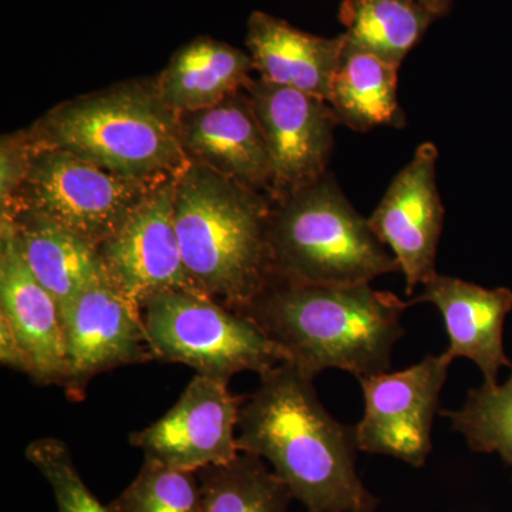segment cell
<instances>
[{
  "instance_id": "obj_1",
  "label": "cell",
  "mask_w": 512,
  "mask_h": 512,
  "mask_svg": "<svg viewBox=\"0 0 512 512\" xmlns=\"http://www.w3.org/2000/svg\"><path fill=\"white\" fill-rule=\"evenodd\" d=\"M315 377L291 362L261 376L239 412L238 450L268 461L308 512H375L356 470V426L333 419Z\"/></svg>"
},
{
  "instance_id": "obj_2",
  "label": "cell",
  "mask_w": 512,
  "mask_h": 512,
  "mask_svg": "<svg viewBox=\"0 0 512 512\" xmlns=\"http://www.w3.org/2000/svg\"><path fill=\"white\" fill-rule=\"evenodd\" d=\"M409 306L370 284L309 285L272 278L238 312L309 375L339 369L360 379L389 372Z\"/></svg>"
},
{
  "instance_id": "obj_3",
  "label": "cell",
  "mask_w": 512,
  "mask_h": 512,
  "mask_svg": "<svg viewBox=\"0 0 512 512\" xmlns=\"http://www.w3.org/2000/svg\"><path fill=\"white\" fill-rule=\"evenodd\" d=\"M271 200L190 163L178 174L174 224L192 288L241 311L272 279Z\"/></svg>"
},
{
  "instance_id": "obj_4",
  "label": "cell",
  "mask_w": 512,
  "mask_h": 512,
  "mask_svg": "<svg viewBox=\"0 0 512 512\" xmlns=\"http://www.w3.org/2000/svg\"><path fill=\"white\" fill-rule=\"evenodd\" d=\"M28 130L37 146L69 151L140 183L178 177L190 164L178 114L154 80H127L63 101Z\"/></svg>"
},
{
  "instance_id": "obj_5",
  "label": "cell",
  "mask_w": 512,
  "mask_h": 512,
  "mask_svg": "<svg viewBox=\"0 0 512 512\" xmlns=\"http://www.w3.org/2000/svg\"><path fill=\"white\" fill-rule=\"evenodd\" d=\"M272 278L293 284L363 285L400 272L369 220L350 204L332 174L271 201Z\"/></svg>"
},
{
  "instance_id": "obj_6",
  "label": "cell",
  "mask_w": 512,
  "mask_h": 512,
  "mask_svg": "<svg viewBox=\"0 0 512 512\" xmlns=\"http://www.w3.org/2000/svg\"><path fill=\"white\" fill-rule=\"evenodd\" d=\"M154 359L192 367L229 383L241 372L259 376L288 362L247 316L195 289H174L140 303Z\"/></svg>"
},
{
  "instance_id": "obj_7",
  "label": "cell",
  "mask_w": 512,
  "mask_h": 512,
  "mask_svg": "<svg viewBox=\"0 0 512 512\" xmlns=\"http://www.w3.org/2000/svg\"><path fill=\"white\" fill-rule=\"evenodd\" d=\"M161 183L128 180L69 151L35 144L22 187L0 212H37L99 248Z\"/></svg>"
},
{
  "instance_id": "obj_8",
  "label": "cell",
  "mask_w": 512,
  "mask_h": 512,
  "mask_svg": "<svg viewBox=\"0 0 512 512\" xmlns=\"http://www.w3.org/2000/svg\"><path fill=\"white\" fill-rule=\"evenodd\" d=\"M453 359L429 355L400 372L360 377L365 413L356 424L359 451L420 468L431 453L434 417Z\"/></svg>"
},
{
  "instance_id": "obj_9",
  "label": "cell",
  "mask_w": 512,
  "mask_h": 512,
  "mask_svg": "<svg viewBox=\"0 0 512 512\" xmlns=\"http://www.w3.org/2000/svg\"><path fill=\"white\" fill-rule=\"evenodd\" d=\"M67 399L80 402L94 377L154 359L140 306L111 281L89 286L60 306Z\"/></svg>"
},
{
  "instance_id": "obj_10",
  "label": "cell",
  "mask_w": 512,
  "mask_h": 512,
  "mask_svg": "<svg viewBox=\"0 0 512 512\" xmlns=\"http://www.w3.org/2000/svg\"><path fill=\"white\" fill-rule=\"evenodd\" d=\"M247 92L271 156L269 200H281L328 174L339 124L328 101L261 79Z\"/></svg>"
},
{
  "instance_id": "obj_11",
  "label": "cell",
  "mask_w": 512,
  "mask_h": 512,
  "mask_svg": "<svg viewBox=\"0 0 512 512\" xmlns=\"http://www.w3.org/2000/svg\"><path fill=\"white\" fill-rule=\"evenodd\" d=\"M245 397L234 396L224 380L197 375L178 402L130 444L167 466L198 471L228 463L239 454V412Z\"/></svg>"
},
{
  "instance_id": "obj_12",
  "label": "cell",
  "mask_w": 512,
  "mask_h": 512,
  "mask_svg": "<svg viewBox=\"0 0 512 512\" xmlns=\"http://www.w3.org/2000/svg\"><path fill=\"white\" fill-rule=\"evenodd\" d=\"M439 150L420 144L410 163L393 178L382 201L370 215V228L392 252L406 281L407 296L437 275L436 258L444 207L437 190Z\"/></svg>"
},
{
  "instance_id": "obj_13",
  "label": "cell",
  "mask_w": 512,
  "mask_h": 512,
  "mask_svg": "<svg viewBox=\"0 0 512 512\" xmlns=\"http://www.w3.org/2000/svg\"><path fill=\"white\" fill-rule=\"evenodd\" d=\"M175 180L157 185L126 224L99 247L111 284L138 306L160 292L194 289L175 231Z\"/></svg>"
},
{
  "instance_id": "obj_14",
  "label": "cell",
  "mask_w": 512,
  "mask_h": 512,
  "mask_svg": "<svg viewBox=\"0 0 512 512\" xmlns=\"http://www.w3.org/2000/svg\"><path fill=\"white\" fill-rule=\"evenodd\" d=\"M0 316L25 352L30 379L63 389L67 356L59 305L30 271L5 218H0Z\"/></svg>"
},
{
  "instance_id": "obj_15",
  "label": "cell",
  "mask_w": 512,
  "mask_h": 512,
  "mask_svg": "<svg viewBox=\"0 0 512 512\" xmlns=\"http://www.w3.org/2000/svg\"><path fill=\"white\" fill-rule=\"evenodd\" d=\"M190 163L269 197L272 161L247 90L208 109L178 114Z\"/></svg>"
},
{
  "instance_id": "obj_16",
  "label": "cell",
  "mask_w": 512,
  "mask_h": 512,
  "mask_svg": "<svg viewBox=\"0 0 512 512\" xmlns=\"http://www.w3.org/2000/svg\"><path fill=\"white\" fill-rule=\"evenodd\" d=\"M431 303L443 315L451 359L471 360L484 376L485 386L498 384L501 369H511L505 355L504 325L512 311V291L487 289L454 276H434L409 305Z\"/></svg>"
},
{
  "instance_id": "obj_17",
  "label": "cell",
  "mask_w": 512,
  "mask_h": 512,
  "mask_svg": "<svg viewBox=\"0 0 512 512\" xmlns=\"http://www.w3.org/2000/svg\"><path fill=\"white\" fill-rule=\"evenodd\" d=\"M345 35L320 37L264 12L248 19L247 47L259 79L328 101Z\"/></svg>"
},
{
  "instance_id": "obj_18",
  "label": "cell",
  "mask_w": 512,
  "mask_h": 512,
  "mask_svg": "<svg viewBox=\"0 0 512 512\" xmlns=\"http://www.w3.org/2000/svg\"><path fill=\"white\" fill-rule=\"evenodd\" d=\"M9 221L20 252L57 305L89 286L110 281L99 248L57 222L28 210L0 212Z\"/></svg>"
},
{
  "instance_id": "obj_19",
  "label": "cell",
  "mask_w": 512,
  "mask_h": 512,
  "mask_svg": "<svg viewBox=\"0 0 512 512\" xmlns=\"http://www.w3.org/2000/svg\"><path fill=\"white\" fill-rule=\"evenodd\" d=\"M251 56L237 47L201 36L180 47L154 82L175 114L217 106L254 83Z\"/></svg>"
},
{
  "instance_id": "obj_20",
  "label": "cell",
  "mask_w": 512,
  "mask_h": 512,
  "mask_svg": "<svg viewBox=\"0 0 512 512\" xmlns=\"http://www.w3.org/2000/svg\"><path fill=\"white\" fill-rule=\"evenodd\" d=\"M399 69L346 40L328 99L338 123L355 131L406 126L397 97Z\"/></svg>"
},
{
  "instance_id": "obj_21",
  "label": "cell",
  "mask_w": 512,
  "mask_h": 512,
  "mask_svg": "<svg viewBox=\"0 0 512 512\" xmlns=\"http://www.w3.org/2000/svg\"><path fill=\"white\" fill-rule=\"evenodd\" d=\"M339 19L350 45L397 67L437 20L416 0H343Z\"/></svg>"
},
{
  "instance_id": "obj_22",
  "label": "cell",
  "mask_w": 512,
  "mask_h": 512,
  "mask_svg": "<svg viewBox=\"0 0 512 512\" xmlns=\"http://www.w3.org/2000/svg\"><path fill=\"white\" fill-rule=\"evenodd\" d=\"M204 512H288L293 495L265 460L239 451L228 463L197 471Z\"/></svg>"
},
{
  "instance_id": "obj_23",
  "label": "cell",
  "mask_w": 512,
  "mask_h": 512,
  "mask_svg": "<svg viewBox=\"0 0 512 512\" xmlns=\"http://www.w3.org/2000/svg\"><path fill=\"white\" fill-rule=\"evenodd\" d=\"M451 429L476 453H497L512 470V367L503 384L471 389L460 410H444Z\"/></svg>"
},
{
  "instance_id": "obj_24",
  "label": "cell",
  "mask_w": 512,
  "mask_h": 512,
  "mask_svg": "<svg viewBox=\"0 0 512 512\" xmlns=\"http://www.w3.org/2000/svg\"><path fill=\"white\" fill-rule=\"evenodd\" d=\"M111 512H204L197 471L144 458L126 490L109 504Z\"/></svg>"
},
{
  "instance_id": "obj_25",
  "label": "cell",
  "mask_w": 512,
  "mask_h": 512,
  "mask_svg": "<svg viewBox=\"0 0 512 512\" xmlns=\"http://www.w3.org/2000/svg\"><path fill=\"white\" fill-rule=\"evenodd\" d=\"M26 458L52 488L59 512H111L84 483L64 441L45 437L26 447Z\"/></svg>"
},
{
  "instance_id": "obj_26",
  "label": "cell",
  "mask_w": 512,
  "mask_h": 512,
  "mask_svg": "<svg viewBox=\"0 0 512 512\" xmlns=\"http://www.w3.org/2000/svg\"><path fill=\"white\" fill-rule=\"evenodd\" d=\"M33 144L28 128L3 134L0 141V208L8 205L22 187L32 163Z\"/></svg>"
},
{
  "instance_id": "obj_27",
  "label": "cell",
  "mask_w": 512,
  "mask_h": 512,
  "mask_svg": "<svg viewBox=\"0 0 512 512\" xmlns=\"http://www.w3.org/2000/svg\"><path fill=\"white\" fill-rule=\"evenodd\" d=\"M0 362L15 372L29 376V363L8 320L0 316Z\"/></svg>"
},
{
  "instance_id": "obj_28",
  "label": "cell",
  "mask_w": 512,
  "mask_h": 512,
  "mask_svg": "<svg viewBox=\"0 0 512 512\" xmlns=\"http://www.w3.org/2000/svg\"><path fill=\"white\" fill-rule=\"evenodd\" d=\"M416 2L436 19L446 16L453 6V0H416Z\"/></svg>"
}]
</instances>
